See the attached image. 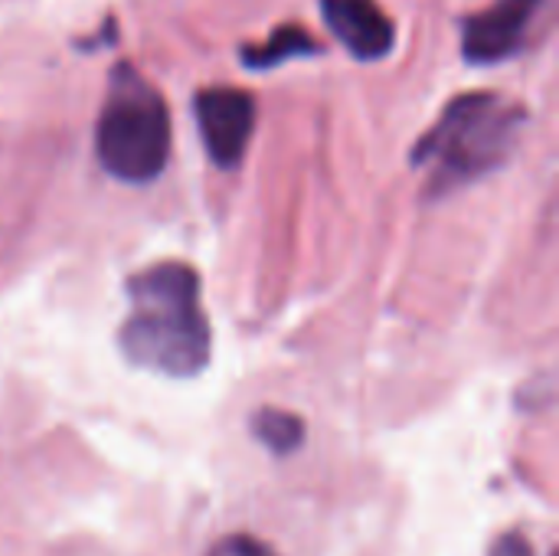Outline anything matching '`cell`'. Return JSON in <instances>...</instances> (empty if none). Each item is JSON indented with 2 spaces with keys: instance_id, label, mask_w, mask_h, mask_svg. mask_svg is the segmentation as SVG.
<instances>
[{
  "instance_id": "obj_1",
  "label": "cell",
  "mask_w": 559,
  "mask_h": 556,
  "mask_svg": "<svg viewBox=\"0 0 559 556\" xmlns=\"http://www.w3.org/2000/svg\"><path fill=\"white\" fill-rule=\"evenodd\" d=\"M124 288L131 311L118 328V347L128 364L177 380L197 377L213 351L197 269L187 262H154L134 272Z\"/></svg>"
},
{
  "instance_id": "obj_2",
  "label": "cell",
  "mask_w": 559,
  "mask_h": 556,
  "mask_svg": "<svg viewBox=\"0 0 559 556\" xmlns=\"http://www.w3.org/2000/svg\"><path fill=\"white\" fill-rule=\"evenodd\" d=\"M527 121V108L498 92H465L452 98L442 118L413 147V167L426 170L429 200L449 197L504 167Z\"/></svg>"
},
{
  "instance_id": "obj_3",
  "label": "cell",
  "mask_w": 559,
  "mask_h": 556,
  "mask_svg": "<svg viewBox=\"0 0 559 556\" xmlns=\"http://www.w3.org/2000/svg\"><path fill=\"white\" fill-rule=\"evenodd\" d=\"M98 164L124 184H151L170 157V111L164 95L131 66L118 62L95 125Z\"/></svg>"
},
{
  "instance_id": "obj_4",
  "label": "cell",
  "mask_w": 559,
  "mask_h": 556,
  "mask_svg": "<svg viewBox=\"0 0 559 556\" xmlns=\"http://www.w3.org/2000/svg\"><path fill=\"white\" fill-rule=\"evenodd\" d=\"M554 0H498L462 23V56L472 66H498L524 52L540 13Z\"/></svg>"
},
{
  "instance_id": "obj_5",
  "label": "cell",
  "mask_w": 559,
  "mask_h": 556,
  "mask_svg": "<svg viewBox=\"0 0 559 556\" xmlns=\"http://www.w3.org/2000/svg\"><path fill=\"white\" fill-rule=\"evenodd\" d=\"M193 115L210 161L219 170H236L255 131V98L246 88L210 85L193 95Z\"/></svg>"
},
{
  "instance_id": "obj_6",
  "label": "cell",
  "mask_w": 559,
  "mask_h": 556,
  "mask_svg": "<svg viewBox=\"0 0 559 556\" xmlns=\"http://www.w3.org/2000/svg\"><path fill=\"white\" fill-rule=\"evenodd\" d=\"M331 36L360 62L386 59L396 46V26L377 0H321Z\"/></svg>"
},
{
  "instance_id": "obj_7",
  "label": "cell",
  "mask_w": 559,
  "mask_h": 556,
  "mask_svg": "<svg viewBox=\"0 0 559 556\" xmlns=\"http://www.w3.org/2000/svg\"><path fill=\"white\" fill-rule=\"evenodd\" d=\"M321 52V43L305 26H278L262 46H242L239 59L246 69L269 72L288 59H311Z\"/></svg>"
},
{
  "instance_id": "obj_8",
  "label": "cell",
  "mask_w": 559,
  "mask_h": 556,
  "mask_svg": "<svg viewBox=\"0 0 559 556\" xmlns=\"http://www.w3.org/2000/svg\"><path fill=\"white\" fill-rule=\"evenodd\" d=\"M252 436L272 456H292L305 442V419L295 416V413H288V410L265 406V410H259L252 416Z\"/></svg>"
},
{
  "instance_id": "obj_9",
  "label": "cell",
  "mask_w": 559,
  "mask_h": 556,
  "mask_svg": "<svg viewBox=\"0 0 559 556\" xmlns=\"http://www.w3.org/2000/svg\"><path fill=\"white\" fill-rule=\"evenodd\" d=\"M210 556H275L265 544H259L255 537H246V534H233L226 541H219Z\"/></svg>"
},
{
  "instance_id": "obj_10",
  "label": "cell",
  "mask_w": 559,
  "mask_h": 556,
  "mask_svg": "<svg viewBox=\"0 0 559 556\" xmlns=\"http://www.w3.org/2000/svg\"><path fill=\"white\" fill-rule=\"evenodd\" d=\"M491 556H537V551L531 547V541L524 534H504V537H498Z\"/></svg>"
}]
</instances>
